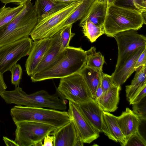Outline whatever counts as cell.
<instances>
[{"label":"cell","instance_id":"1","mask_svg":"<svg viewBox=\"0 0 146 146\" xmlns=\"http://www.w3.org/2000/svg\"><path fill=\"white\" fill-rule=\"evenodd\" d=\"M0 96L8 104L29 107L48 108L62 111H65L67 108L66 100L57 91L53 94L43 90L28 94L18 86L13 90H4L0 93Z\"/></svg>","mask_w":146,"mask_h":146},{"label":"cell","instance_id":"2","mask_svg":"<svg viewBox=\"0 0 146 146\" xmlns=\"http://www.w3.org/2000/svg\"><path fill=\"white\" fill-rule=\"evenodd\" d=\"M66 52L57 63L49 68L30 76L33 82L61 78L79 73L86 65L87 55L81 48L69 46Z\"/></svg>","mask_w":146,"mask_h":146},{"label":"cell","instance_id":"3","mask_svg":"<svg viewBox=\"0 0 146 146\" xmlns=\"http://www.w3.org/2000/svg\"><path fill=\"white\" fill-rule=\"evenodd\" d=\"M31 1L26 2L21 12L0 28V47L29 37L38 20L35 7Z\"/></svg>","mask_w":146,"mask_h":146},{"label":"cell","instance_id":"4","mask_svg":"<svg viewBox=\"0 0 146 146\" xmlns=\"http://www.w3.org/2000/svg\"><path fill=\"white\" fill-rule=\"evenodd\" d=\"M146 24L141 13L114 4L108 6L104 24L105 34L110 37L129 30L137 31Z\"/></svg>","mask_w":146,"mask_h":146},{"label":"cell","instance_id":"5","mask_svg":"<svg viewBox=\"0 0 146 146\" xmlns=\"http://www.w3.org/2000/svg\"><path fill=\"white\" fill-rule=\"evenodd\" d=\"M15 123L25 121L41 123L59 128L68 123L71 119L68 112L53 109L15 106L10 110Z\"/></svg>","mask_w":146,"mask_h":146},{"label":"cell","instance_id":"6","mask_svg":"<svg viewBox=\"0 0 146 146\" xmlns=\"http://www.w3.org/2000/svg\"><path fill=\"white\" fill-rule=\"evenodd\" d=\"M73 2L40 20L30 34L32 39L36 41L51 37L64 26L67 20L81 3Z\"/></svg>","mask_w":146,"mask_h":146},{"label":"cell","instance_id":"7","mask_svg":"<svg viewBox=\"0 0 146 146\" xmlns=\"http://www.w3.org/2000/svg\"><path fill=\"white\" fill-rule=\"evenodd\" d=\"M15 123L16 126L15 141L19 146H42L45 137L56 129L49 125L33 121Z\"/></svg>","mask_w":146,"mask_h":146},{"label":"cell","instance_id":"8","mask_svg":"<svg viewBox=\"0 0 146 146\" xmlns=\"http://www.w3.org/2000/svg\"><path fill=\"white\" fill-rule=\"evenodd\" d=\"M56 91L63 99L78 105L93 99L80 72L60 78Z\"/></svg>","mask_w":146,"mask_h":146},{"label":"cell","instance_id":"9","mask_svg":"<svg viewBox=\"0 0 146 146\" xmlns=\"http://www.w3.org/2000/svg\"><path fill=\"white\" fill-rule=\"evenodd\" d=\"M29 37L0 47V72L3 74L22 58L28 55L33 41Z\"/></svg>","mask_w":146,"mask_h":146},{"label":"cell","instance_id":"10","mask_svg":"<svg viewBox=\"0 0 146 146\" xmlns=\"http://www.w3.org/2000/svg\"><path fill=\"white\" fill-rule=\"evenodd\" d=\"M117 42L118 56L115 69L118 67L135 50L146 46V38L136 31L129 30L119 33L113 37Z\"/></svg>","mask_w":146,"mask_h":146},{"label":"cell","instance_id":"11","mask_svg":"<svg viewBox=\"0 0 146 146\" xmlns=\"http://www.w3.org/2000/svg\"><path fill=\"white\" fill-rule=\"evenodd\" d=\"M68 114L72 121L80 140L90 143L99 137V132L87 119L78 104L69 101Z\"/></svg>","mask_w":146,"mask_h":146},{"label":"cell","instance_id":"12","mask_svg":"<svg viewBox=\"0 0 146 146\" xmlns=\"http://www.w3.org/2000/svg\"><path fill=\"white\" fill-rule=\"evenodd\" d=\"M51 37L50 46L32 75L49 68L59 61L66 54V49L62 47L60 31Z\"/></svg>","mask_w":146,"mask_h":146},{"label":"cell","instance_id":"13","mask_svg":"<svg viewBox=\"0 0 146 146\" xmlns=\"http://www.w3.org/2000/svg\"><path fill=\"white\" fill-rule=\"evenodd\" d=\"M78 105L94 128L99 133H104L110 139V135L104 119V111L96 100L93 99Z\"/></svg>","mask_w":146,"mask_h":146},{"label":"cell","instance_id":"14","mask_svg":"<svg viewBox=\"0 0 146 146\" xmlns=\"http://www.w3.org/2000/svg\"><path fill=\"white\" fill-rule=\"evenodd\" d=\"M50 134L54 137V146H83L78 136L76 131L71 120L63 126L56 128Z\"/></svg>","mask_w":146,"mask_h":146},{"label":"cell","instance_id":"15","mask_svg":"<svg viewBox=\"0 0 146 146\" xmlns=\"http://www.w3.org/2000/svg\"><path fill=\"white\" fill-rule=\"evenodd\" d=\"M52 37L33 42L32 46L26 60L25 66L27 74L32 75L42 60L52 41Z\"/></svg>","mask_w":146,"mask_h":146},{"label":"cell","instance_id":"16","mask_svg":"<svg viewBox=\"0 0 146 146\" xmlns=\"http://www.w3.org/2000/svg\"><path fill=\"white\" fill-rule=\"evenodd\" d=\"M146 46L140 47L135 50L118 67L115 69L112 74L114 84L121 86L136 70L134 68L136 62Z\"/></svg>","mask_w":146,"mask_h":146},{"label":"cell","instance_id":"17","mask_svg":"<svg viewBox=\"0 0 146 146\" xmlns=\"http://www.w3.org/2000/svg\"><path fill=\"white\" fill-rule=\"evenodd\" d=\"M116 118L117 124L127 142L132 134L139 131L141 121L132 110L128 108L120 116H116Z\"/></svg>","mask_w":146,"mask_h":146},{"label":"cell","instance_id":"18","mask_svg":"<svg viewBox=\"0 0 146 146\" xmlns=\"http://www.w3.org/2000/svg\"><path fill=\"white\" fill-rule=\"evenodd\" d=\"M121 86L114 85L104 92L99 98L95 100L104 111L113 112L118 108Z\"/></svg>","mask_w":146,"mask_h":146},{"label":"cell","instance_id":"19","mask_svg":"<svg viewBox=\"0 0 146 146\" xmlns=\"http://www.w3.org/2000/svg\"><path fill=\"white\" fill-rule=\"evenodd\" d=\"M108 5L106 3L95 1L88 12L81 20L88 19L96 25L104 26Z\"/></svg>","mask_w":146,"mask_h":146},{"label":"cell","instance_id":"20","mask_svg":"<svg viewBox=\"0 0 146 146\" xmlns=\"http://www.w3.org/2000/svg\"><path fill=\"white\" fill-rule=\"evenodd\" d=\"M105 124L110 135V139L125 146L126 141L117 122L116 116L109 112L103 111Z\"/></svg>","mask_w":146,"mask_h":146},{"label":"cell","instance_id":"21","mask_svg":"<svg viewBox=\"0 0 146 146\" xmlns=\"http://www.w3.org/2000/svg\"><path fill=\"white\" fill-rule=\"evenodd\" d=\"M68 4L66 3L55 2L54 0H35L34 5L36 9L39 20L59 10Z\"/></svg>","mask_w":146,"mask_h":146},{"label":"cell","instance_id":"22","mask_svg":"<svg viewBox=\"0 0 146 146\" xmlns=\"http://www.w3.org/2000/svg\"><path fill=\"white\" fill-rule=\"evenodd\" d=\"M102 71L86 65L80 72L85 81L93 99L96 90L101 81Z\"/></svg>","mask_w":146,"mask_h":146},{"label":"cell","instance_id":"23","mask_svg":"<svg viewBox=\"0 0 146 146\" xmlns=\"http://www.w3.org/2000/svg\"><path fill=\"white\" fill-rule=\"evenodd\" d=\"M135 71L134 77L131 84L125 86L126 96L128 100L146 83V65L139 67Z\"/></svg>","mask_w":146,"mask_h":146},{"label":"cell","instance_id":"24","mask_svg":"<svg viewBox=\"0 0 146 146\" xmlns=\"http://www.w3.org/2000/svg\"><path fill=\"white\" fill-rule=\"evenodd\" d=\"M79 25L84 36L92 43L105 34L104 26L96 25L88 19L81 21Z\"/></svg>","mask_w":146,"mask_h":146},{"label":"cell","instance_id":"25","mask_svg":"<svg viewBox=\"0 0 146 146\" xmlns=\"http://www.w3.org/2000/svg\"><path fill=\"white\" fill-rule=\"evenodd\" d=\"M95 0H82L81 3L76 8L66 21L65 26L73 25L81 20L86 14L92 4Z\"/></svg>","mask_w":146,"mask_h":146},{"label":"cell","instance_id":"26","mask_svg":"<svg viewBox=\"0 0 146 146\" xmlns=\"http://www.w3.org/2000/svg\"><path fill=\"white\" fill-rule=\"evenodd\" d=\"M25 5L26 2L12 8L6 7L5 5L0 8V28L16 17L23 9Z\"/></svg>","mask_w":146,"mask_h":146},{"label":"cell","instance_id":"27","mask_svg":"<svg viewBox=\"0 0 146 146\" xmlns=\"http://www.w3.org/2000/svg\"><path fill=\"white\" fill-rule=\"evenodd\" d=\"M87 55L86 66L102 71L103 65L105 62L104 56L100 52H96V48L92 47L86 51Z\"/></svg>","mask_w":146,"mask_h":146},{"label":"cell","instance_id":"28","mask_svg":"<svg viewBox=\"0 0 146 146\" xmlns=\"http://www.w3.org/2000/svg\"><path fill=\"white\" fill-rule=\"evenodd\" d=\"M114 4L136 10L142 13L146 12V0H115Z\"/></svg>","mask_w":146,"mask_h":146},{"label":"cell","instance_id":"29","mask_svg":"<svg viewBox=\"0 0 146 146\" xmlns=\"http://www.w3.org/2000/svg\"><path fill=\"white\" fill-rule=\"evenodd\" d=\"M72 25L65 26L60 31L62 45L64 49L69 46L70 41L75 35L72 32Z\"/></svg>","mask_w":146,"mask_h":146},{"label":"cell","instance_id":"30","mask_svg":"<svg viewBox=\"0 0 146 146\" xmlns=\"http://www.w3.org/2000/svg\"><path fill=\"white\" fill-rule=\"evenodd\" d=\"M11 74V82L15 87L19 86L22 78L23 71L20 64H16L9 70Z\"/></svg>","mask_w":146,"mask_h":146},{"label":"cell","instance_id":"31","mask_svg":"<svg viewBox=\"0 0 146 146\" xmlns=\"http://www.w3.org/2000/svg\"><path fill=\"white\" fill-rule=\"evenodd\" d=\"M144 98L138 103L132 105V111L141 121L146 119V102L145 100H143Z\"/></svg>","mask_w":146,"mask_h":146},{"label":"cell","instance_id":"32","mask_svg":"<svg viewBox=\"0 0 146 146\" xmlns=\"http://www.w3.org/2000/svg\"><path fill=\"white\" fill-rule=\"evenodd\" d=\"M146 146V141L139 131L132 134L127 140L125 146Z\"/></svg>","mask_w":146,"mask_h":146},{"label":"cell","instance_id":"33","mask_svg":"<svg viewBox=\"0 0 146 146\" xmlns=\"http://www.w3.org/2000/svg\"><path fill=\"white\" fill-rule=\"evenodd\" d=\"M146 96V83L144 84L129 99L130 104H137L140 102Z\"/></svg>","mask_w":146,"mask_h":146},{"label":"cell","instance_id":"34","mask_svg":"<svg viewBox=\"0 0 146 146\" xmlns=\"http://www.w3.org/2000/svg\"><path fill=\"white\" fill-rule=\"evenodd\" d=\"M101 86L104 93L115 85L111 76L104 73L102 71L101 72Z\"/></svg>","mask_w":146,"mask_h":146},{"label":"cell","instance_id":"35","mask_svg":"<svg viewBox=\"0 0 146 146\" xmlns=\"http://www.w3.org/2000/svg\"><path fill=\"white\" fill-rule=\"evenodd\" d=\"M146 65V48H145L138 57L134 68L137 69L142 66ZM136 71V70H135Z\"/></svg>","mask_w":146,"mask_h":146},{"label":"cell","instance_id":"36","mask_svg":"<svg viewBox=\"0 0 146 146\" xmlns=\"http://www.w3.org/2000/svg\"><path fill=\"white\" fill-rule=\"evenodd\" d=\"M54 137L53 135L50 136L49 135L46 136L44 139V142L42 146H53Z\"/></svg>","mask_w":146,"mask_h":146},{"label":"cell","instance_id":"37","mask_svg":"<svg viewBox=\"0 0 146 146\" xmlns=\"http://www.w3.org/2000/svg\"><path fill=\"white\" fill-rule=\"evenodd\" d=\"M104 92L101 86V81L96 90L94 99L96 100L101 97Z\"/></svg>","mask_w":146,"mask_h":146},{"label":"cell","instance_id":"38","mask_svg":"<svg viewBox=\"0 0 146 146\" xmlns=\"http://www.w3.org/2000/svg\"><path fill=\"white\" fill-rule=\"evenodd\" d=\"M29 0H0L5 5L9 3H16L18 5L24 3Z\"/></svg>","mask_w":146,"mask_h":146},{"label":"cell","instance_id":"39","mask_svg":"<svg viewBox=\"0 0 146 146\" xmlns=\"http://www.w3.org/2000/svg\"><path fill=\"white\" fill-rule=\"evenodd\" d=\"M7 88L3 78V74L0 72V93Z\"/></svg>","mask_w":146,"mask_h":146},{"label":"cell","instance_id":"40","mask_svg":"<svg viewBox=\"0 0 146 146\" xmlns=\"http://www.w3.org/2000/svg\"><path fill=\"white\" fill-rule=\"evenodd\" d=\"M6 145L7 146H19V145L14 141L6 137H3V138Z\"/></svg>","mask_w":146,"mask_h":146},{"label":"cell","instance_id":"41","mask_svg":"<svg viewBox=\"0 0 146 146\" xmlns=\"http://www.w3.org/2000/svg\"><path fill=\"white\" fill-rule=\"evenodd\" d=\"M99 2L104 3H106L108 6L114 4L115 0H95Z\"/></svg>","mask_w":146,"mask_h":146},{"label":"cell","instance_id":"42","mask_svg":"<svg viewBox=\"0 0 146 146\" xmlns=\"http://www.w3.org/2000/svg\"><path fill=\"white\" fill-rule=\"evenodd\" d=\"M56 2L64 3L70 4L73 2L81 0H54Z\"/></svg>","mask_w":146,"mask_h":146}]
</instances>
